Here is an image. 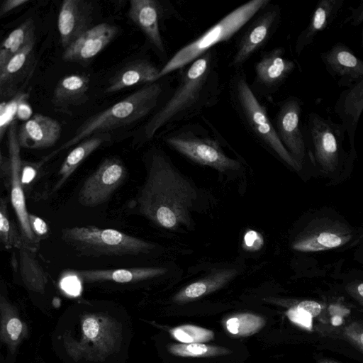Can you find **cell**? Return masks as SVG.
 <instances>
[{"mask_svg": "<svg viewBox=\"0 0 363 363\" xmlns=\"http://www.w3.org/2000/svg\"><path fill=\"white\" fill-rule=\"evenodd\" d=\"M221 91L218 57L213 48L181 69L172 94L140 129V140L148 141L161 128L188 121L213 107L219 102Z\"/></svg>", "mask_w": 363, "mask_h": 363, "instance_id": "obj_1", "label": "cell"}, {"mask_svg": "<svg viewBox=\"0 0 363 363\" xmlns=\"http://www.w3.org/2000/svg\"><path fill=\"white\" fill-rule=\"evenodd\" d=\"M196 196L195 188L163 152L155 149L150 152L147 177L137 198L143 216L166 229L189 225Z\"/></svg>", "mask_w": 363, "mask_h": 363, "instance_id": "obj_2", "label": "cell"}, {"mask_svg": "<svg viewBox=\"0 0 363 363\" xmlns=\"http://www.w3.org/2000/svg\"><path fill=\"white\" fill-rule=\"evenodd\" d=\"M164 91V85L157 81L145 84L114 105L90 116L77 128L69 140L45 157L44 161L91 135L108 133L145 118L157 106Z\"/></svg>", "mask_w": 363, "mask_h": 363, "instance_id": "obj_3", "label": "cell"}, {"mask_svg": "<svg viewBox=\"0 0 363 363\" xmlns=\"http://www.w3.org/2000/svg\"><path fill=\"white\" fill-rule=\"evenodd\" d=\"M228 93L232 107L247 133L286 164L298 170L301 165L281 143L266 108L259 101L241 68L232 74Z\"/></svg>", "mask_w": 363, "mask_h": 363, "instance_id": "obj_4", "label": "cell"}, {"mask_svg": "<svg viewBox=\"0 0 363 363\" xmlns=\"http://www.w3.org/2000/svg\"><path fill=\"white\" fill-rule=\"evenodd\" d=\"M270 2L271 0H252L228 13L200 36L177 50L161 68L160 79L189 65L218 43L229 40Z\"/></svg>", "mask_w": 363, "mask_h": 363, "instance_id": "obj_5", "label": "cell"}, {"mask_svg": "<svg viewBox=\"0 0 363 363\" xmlns=\"http://www.w3.org/2000/svg\"><path fill=\"white\" fill-rule=\"evenodd\" d=\"M208 126V121L203 117ZM211 129V127H210ZM202 125L188 123L176 127L163 136L170 147L190 160L212 167L220 172L238 170L240 162L228 156L221 147L218 132L213 128V135Z\"/></svg>", "mask_w": 363, "mask_h": 363, "instance_id": "obj_6", "label": "cell"}, {"mask_svg": "<svg viewBox=\"0 0 363 363\" xmlns=\"http://www.w3.org/2000/svg\"><path fill=\"white\" fill-rule=\"evenodd\" d=\"M79 336L65 334L67 353L74 360L104 361L117 352L122 340V327L113 317L100 313L83 314Z\"/></svg>", "mask_w": 363, "mask_h": 363, "instance_id": "obj_7", "label": "cell"}, {"mask_svg": "<svg viewBox=\"0 0 363 363\" xmlns=\"http://www.w3.org/2000/svg\"><path fill=\"white\" fill-rule=\"evenodd\" d=\"M62 240L86 256H123L147 253L154 245L144 240L111 228L93 226L65 228Z\"/></svg>", "mask_w": 363, "mask_h": 363, "instance_id": "obj_8", "label": "cell"}, {"mask_svg": "<svg viewBox=\"0 0 363 363\" xmlns=\"http://www.w3.org/2000/svg\"><path fill=\"white\" fill-rule=\"evenodd\" d=\"M302 128L305 143L310 144L318 164L324 170H334L344 155L342 142L347 133L344 125L311 112Z\"/></svg>", "mask_w": 363, "mask_h": 363, "instance_id": "obj_9", "label": "cell"}, {"mask_svg": "<svg viewBox=\"0 0 363 363\" xmlns=\"http://www.w3.org/2000/svg\"><path fill=\"white\" fill-rule=\"evenodd\" d=\"M279 5L269 4L245 26L236 43L230 67L238 69L254 54L263 48L275 33L281 23Z\"/></svg>", "mask_w": 363, "mask_h": 363, "instance_id": "obj_10", "label": "cell"}, {"mask_svg": "<svg viewBox=\"0 0 363 363\" xmlns=\"http://www.w3.org/2000/svg\"><path fill=\"white\" fill-rule=\"evenodd\" d=\"M125 165L117 157L105 159L84 181L78 194L79 203L93 207L106 202L124 182Z\"/></svg>", "mask_w": 363, "mask_h": 363, "instance_id": "obj_11", "label": "cell"}, {"mask_svg": "<svg viewBox=\"0 0 363 363\" xmlns=\"http://www.w3.org/2000/svg\"><path fill=\"white\" fill-rule=\"evenodd\" d=\"M9 157L11 162V201L18 218L20 231L25 246L35 250L38 242L30 227L28 211L26 208L23 186L21 180V147L18 141L17 121L14 120L7 130Z\"/></svg>", "mask_w": 363, "mask_h": 363, "instance_id": "obj_12", "label": "cell"}, {"mask_svg": "<svg viewBox=\"0 0 363 363\" xmlns=\"http://www.w3.org/2000/svg\"><path fill=\"white\" fill-rule=\"evenodd\" d=\"M302 104L301 99L296 96H289L282 101L274 125L281 143L300 165L306 147L301 125Z\"/></svg>", "mask_w": 363, "mask_h": 363, "instance_id": "obj_13", "label": "cell"}, {"mask_svg": "<svg viewBox=\"0 0 363 363\" xmlns=\"http://www.w3.org/2000/svg\"><path fill=\"white\" fill-rule=\"evenodd\" d=\"M296 68L295 62L285 57V50L279 47L262 53L255 66V79L251 88L255 94L268 96L277 91Z\"/></svg>", "mask_w": 363, "mask_h": 363, "instance_id": "obj_14", "label": "cell"}, {"mask_svg": "<svg viewBox=\"0 0 363 363\" xmlns=\"http://www.w3.org/2000/svg\"><path fill=\"white\" fill-rule=\"evenodd\" d=\"M328 73L340 87H350L363 79V60L342 43L320 53Z\"/></svg>", "mask_w": 363, "mask_h": 363, "instance_id": "obj_15", "label": "cell"}, {"mask_svg": "<svg viewBox=\"0 0 363 363\" xmlns=\"http://www.w3.org/2000/svg\"><path fill=\"white\" fill-rule=\"evenodd\" d=\"M35 41L28 44L21 51L13 55L0 69V96L1 99H12L32 76L35 65Z\"/></svg>", "mask_w": 363, "mask_h": 363, "instance_id": "obj_16", "label": "cell"}, {"mask_svg": "<svg viewBox=\"0 0 363 363\" xmlns=\"http://www.w3.org/2000/svg\"><path fill=\"white\" fill-rule=\"evenodd\" d=\"M93 11L90 1H62L57 18V28L64 50L92 27Z\"/></svg>", "mask_w": 363, "mask_h": 363, "instance_id": "obj_17", "label": "cell"}, {"mask_svg": "<svg viewBox=\"0 0 363 363\" xmlns=\"http://www.w3.org/2000/svg\"><path fill=\"white\" fill-rule=\"evenodd\" d=\"M164 9L157 0H131L128 17L143 33L157 53L164 59L166 50L160 30Z\"/></svg>", "mask_w": 363, "mask_h": 363, "instance_id": "obj_18", "label": "cell"}, {"mask_svg": "<svg viewBox=\"0 0 363 363\" xmlns=\"http://www.w3.org/2000/svg\"><path fill=\"white\" fill-rule=\"evenodd\" d=\"M118 29L108 23L92 26L65 49L66 62L85 63L100 53L116 36Z\"/></svg>", "mask_w": 363, "mask_h": 363, "instance_id": "obj_19", "label": "cell"}, {"mask_svg": "<svg viewBox=\"0 0 363 363\" xmlns=\"http://www.w3.org/2000/svg\"><path fill=\"white\" fill-rule=\"evenodd\" d=\"M61 131L57 121L41 113H35L19 127L18 141L21 148H48L57 143Z\"/></svg>", "mask_w": 363, "mask_h": 363, "instance_id": "obj_20", "label": "cell"}, {"mask_svg": "<svg viewBox=\"0 0 363 363\" xmlns=\"http://www.w3.org/2000/svg\"><path fill=\"white\" fill-rule=\"evenodd\" d=\"M160 69L146 59L129 62L110 78L105 91L115 93L130 86L157 82Z\"/></svg>", "mask_w": 363, "mask_h": 363, "instance_id": "obj_21", "label": "cell"}, {"mask_svg": "<svg viewBox=\"0 0 363 363\" xmlns=\"http://www.w3.org/2000/svg\"><path fill=\"white\" fill-rule=\"evenodd\" d=\"M89 87V79L84 74H72L62 77L54 89V108L68 114L72 108L87 101Z\"/></svg>", "mask_w": 363, "mask_h": 363, "instance_id": "obj_22", "label": "cell"}, {"mask_svg": "<svg viewBox=\"0 0 363 363\" xmlns=\"http://www.w3.org/2000/svg\"><path fill=\"white\" fill-rule=\"evenodd\" d=\"M334 111L345 127L351 149L354 150L355 133L363 112V79L340 94Z\"/></svg>", "mask_w": 363, "mask_h": 363, "instance_id": "obj_23", "label": "cell"}, {"mask_svg": "<svg viewBox=\"0 0 363 363\" xmlns=\"http://www.w3.org/2000/svg\"><path fill=\"white\" fill-rule=\"evenodd\" d=\"M163 267H133L116 269H84L73 273L84 282L112 281L126 284L138 282L165 274Z\"/></svg>", "mask_w": 363, "mask_h": 363, "instance_id": "obj_24", "label": "cell"}, {"mask_svg": "<svg viewBox=\"0 0 363 363\" xmlns=\"http://www.w3.org/2000/svg\"><path fill=\"white\" fill-rule=\"evenodd\" d=\"M344 0H321L317 4L307 26L298 35L294 50L297 55H301L316 35L335 19Z\"/></svg>", "mask_w": 363, "mask_h": 363, "instance_id": "obj_25", "label": "cell"}, {"mask_svg": "<svg viewBox=\"0 0 363 363\" xmlns=\"http://www.w3.org/2000/svg\"><path fill=\"white\" fill-rule=\"evenodd\" d=\"M0 339L11 353L28 335V328L19 315L17 308L4 296H0Z\"/></svg>", "mask_w": 363, "mask_h": 363, "instance_id": "obj_26", "label": "cell"}, {"mask_svg": "<svg viewBox=\"0 0 363 363\" xmlns=\"http://www.w3.org/2000/svg\"><path fill=\"white\" fill-rule=\"evenodd\" d=\"M110 140L111 135L108 133H104L91 135L81 141L67 155L62 164L57 174L58 179L54 184L52 192L58 191L85 159Z\"/></svg>", "mask_w": 363, "mask_h": 363, "instance_id": "obj_27", "label": "cell"}, {"mask_svg": "<svg viewBox=\"0 0 363 363\" xmlns=\"http://www.w3.org/2000/svg\"><path fill=\"white\" fill-rule=\"evenodd\" d=\"M235 274L236 271L234 269L216 271L182 289L173 297V301L184 303L195 301L220 289Z\"/></svg>", "mask_w": 363, "mask_h": 363, "instance_id": "obj_28", "label": "cell"}, {"mask_svg": "<svg viewBox=\"0 0 363 363\" xmlns=\"http://www.w3.org/2000/svg\"><path fill=\"white\" fill-rule=\"evenodd\" d=\"M18 250V271L24 286L30 291L43 294L48 275L37 259L35 251L23 246Z\"/></svg>", "mask_w": 363, "mask_h": 363, "instance_id": "obj_29", "label": "cell"}, {"mask_svg": "<svg viewBox=\"0 0 363 363\" xmlns=\"http://www.w3.org/2000/svg\"><path fill=\"white\" fill-rule=\"evenodd\" d=\"M35 26L32 18H28L13 30L0 46V69L28 44L35 41Z\"/></svg>", "mask_w": 363, "mask_h": 363, "instance_id": "obj_30", "label": "cell"}, {"mask_svg": "<svg viewBox=\"0 0 363 363\" xmlns=\"http://www.w3.org/2000/svg\"><path fill=\"white\" fill-rule=\"evenodd\" d=\"M264 318L251 313H241L225 320V330L235 337H248L258 333L264 325Z\"/></svg>", "mask_w": 363, "mask_h": 363, "instance_id": "obj_31", "label": "cell"}, {"mask_svg": "<svg viewBox=\"0 0 363 363\" xmlns=\"http://www.w3.org/2000/svg\"><path fill=\"white\" fill-rule=\"evenodd\" d=\"M167 349L172 354L182 357H213L232 352L226 347L204 343L170 344Z\"/></svg>", "mask_w": 363, "mask_h": 363, "instance_id": "obj_32", "label": "cell"}, {"mask_svg": "<svg viewBox=\"0 0 363 363\" xmlns=\"http://www.w3.org/2000/svg\"><path fill=\"white\" fill-rule=\"evenodd\" d=\"M0 240L6 249H19L25 246L21 231L9 217L7 197L0 200Z\"/></svg>", "mask_w": 363, "mask_h": 363, "instance_id": "obj_33", "label": "cell"}, {"mask_svg": "<svg viewBox=\"0 0 363 363\" xmlns=\"http://www.w3.org/2000/svg\"><path fill=\"white\" fill-rule=\"evenodd\" d=\"M171 336L180 343H204L214 337L213 331L191 324L182 325L169 330Z\"/></svg>", "mask_w": 363, "mask_h": 363, "instance_id": "obj_34", "label": "cell"}, {"mask_svg": "<svg viewBox=\"0 0 363 363\" xmlns=\"http://www.w3.org/2000/svg\"><path fill=\"white\" fill-rule=\"evenodd\" d=\"M342 239L337 234L323 232L316 237L297 241L293 248L299 251H317L330 249L340 245Z\"/></svg>", "mask_w": 363, "mask_h": 363, "instance_id": "obj_35", "label": "cell"}, {"mask_svg": "<svg viewBox=\"0 0 363 363\" xmlns=\"http://www.w3.org/2000/svg\"><path fill=\"white\" fill-rule=\"evenodd\" d=\"M29 97L28 93L20 92L9 101H2L0 105V139L2 140L6 130L11 123L16 119L19 104Z\"/></svg>", "mask_w": 363, "mask_h": 363, "instance_id": "obj_36", "label": "cell"}, {"mask_svg": "<svg viewBox=\"0 0 363 363\" xmlns=\"http://www.w3.org/2000/svg\"><path fill=\"white\" fill-rule=\"evenodd\" d=\"M28 220L33 234L38 242L48 236L49 228L43 219L29 213Z\"/></svg>", "mask_w": 363, "mask_h": 363, "instance_id": "obj_37", "label": "cell"}, {"mask_svg": "<svg viewBox=\"0 0 363 363\" xmlns=\"http://www.w3.org/2000/svg\"><path fill=\"white\" fill-rule=\"evenodd\" d=\"M41 166L40 162H31L22 160L21 180L23 187L28 186L34 180Z\"/></svg>", "mask_w": 363, "mask_h": 363, "instance_id": "obj_38", "label": "cell"}, {"mask_svg": "<svg viewBox=\"0 0 363 363\" xmlns=\"http://www.w3.org/2000/svg\"><path fill=\"white\" fill-rule=\"evenodd\" d=\"M346 337L363 351V328L352 323L344 329Z\"/></svg>", "mask_w": 363, "mask_h": 363, "instance_id": "obj_39", "label": "cell"}, {"mask_svg": "<svg viewBox=\"0 0 363 363\" xmlns=\"http://www.w3.org/2000/svg\"><path fill=\"white\" fill-rule=\"evenodd\" d=\"M263 238L260 233L254 230H249L244 236L245 247L247 250H257L263 245Z\"/></svg>", "mask_w": 363, "mask_h": 363, "instance_id": "obj_40", "label": "cell"}, {"mask_svg": "<svg viewBox=\"0 0 363 363\" xmlns=\"http://www.w3.org/2000/svg\"><path fill=\"white\" fill-rule=\"evenodd\" d=\"M0 176L6 188L9 189L11 181V162L9 157L0 155Z\"/></svg>", "mask_w": 363, "mask_h": 363, "instance_id": "obj_41", "label": "cell"}, {"mask_svg": "<svg viewBox=\"0 0 363 363\" xmlns=\"http://www.w3.org/2000/svg\"><path fill=\"white\" fill-rule=\"evenodd\" d=\"M296 307L312 317H316L322 310L320 303L314 301H301Z\"/></svg>", "mask_w": 363, "mask_h": 363, "instance_id": "obj_42", "label": "cell"}, {"mask_svg": "<svg viewBox=\"0 0 363 363\" xmlns=\"http://www.w3.org/2000/svg\"><path fill=\"white\" fill-rule=\"evenodd\" d=\"M28 2V0H5L1 3L0 6V16L6 15L12 10Z\"/></svg>", "mask_w": 363, "mask_h": 363, "instance_id": "obj_43", "label": "cell"}, {"mask_svg": "<svg viewBox=\"0 0 363 363\" xmlns=\"http://www.w3.org/2000/svg\"><path fill=\"white\" fill-rule=\"evenodd\" d=\"M350 16L349 18L350 23L352 26H357L363 23V1H362L357 7H349Z\"/></svg>", "mask_w": 363, "mask_h": 363, "instance_id": "obj_44", "label": "cell"}, {"mask_svg": "<svg viewBox=\"0 0 363 363\" xmlns=\"http://www.w3.org/2000/svg\"><path fill=\"white\" fill-rule=\"evenodd\" d=\"M28 99L23 101L18 107L16 119L28 121L32 117V108L27 102Z\"/></svg>", "mask_w": 363, "mask_h": 363, "instance_id": "obj_45", "label": "cell"}, {"mask_svg": "<svg viewBox=\"0 0 363 363\" xmlns=\"http://www.w3.org/2000/svg\"><path fill=\"white\" fill-rule=\"evenodd\" d=\"M63 289L69 294L76 296L79 291V285L77 281L69 279L64 282Z\"/></svg>", "mask_w": 363, "mask_h": 363, "instance_id": "obj_46", "label": "cell"}, {"mask_svg": "<svg viewBox=\"0 0 363 363\" xmlns=\"http://www.w3.org/2000/svg\"><path fill=\"white\" fill-rule=\"evenodd\" d=\"M357 291L359 294L363 297V283L360 284L357 287Z\"/></svg>", "mask_w": 363, "mask_h": 363, "instance_id": "obj_47", "label": "cell"}, {"mask_svg": "<svg viewBox=\"0 0 363 363\" xmlns=\"http://www.w3.org/2000/svg\"><path fill=\"white\" fill-rule=\"evenodd\" d=\"M321 363H337L336 362H333V361H323V362Z\"/></svg>", "mask_w": 363, "mask_h": 363, "instance_id": "obj_48", "label": "cell"}]
</instances>
